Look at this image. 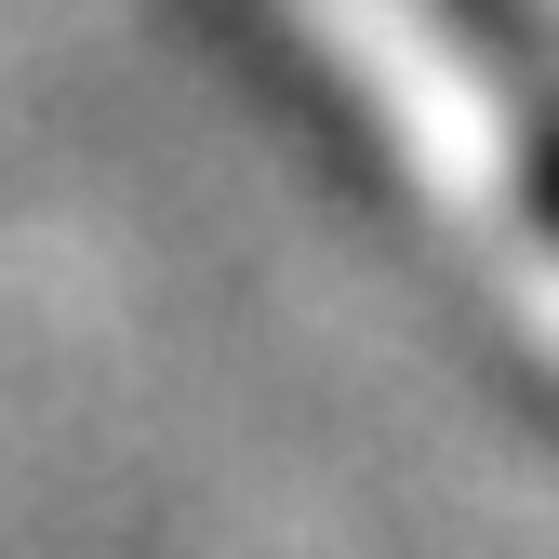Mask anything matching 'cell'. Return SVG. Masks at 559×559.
Instances as JSON below:
<instances>
[{
  "label": "cell",
  "instance_id": "obj_1",
  "mask_svg": "<svg viewBox=\"0 0 559 559\" xmlns=\"http://www.w3.org/2000/svg\"><path fill=\"white\" fill-rule=\"evenodd\" d=\"M546 214H559V160H546Z\"/></svg>",
  "mask_w": 559,
  "mask_h": 559
}]
</instances>
